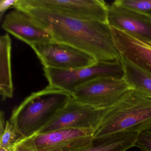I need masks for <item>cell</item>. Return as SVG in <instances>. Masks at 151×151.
<instances>
[{"mask_svg":"<svg viewBox=\"0 0 151 151\" xmlns=\"http://www.w3.org/2000/svg\"><path fill=\"white\" fill-rule=\"evenodd\" d=\"M15 9L27 13L49 32L54 40L75 47L97 62L118 60L120 54L108 23L72 18L29 6L18 0Z\"/></svg>","mask_w":151,"mask_h":151,"instance_id":"cell-1","label":"cell"},{"mask_svg":"<svg viewBox=\"0 0 151 151\" xmlns=\"http://www.w3.org/2000/svg\"><path fill=\"white\" fill-rule=\"evenodd\" d=\"M65 91L51 86L32 93L14 109L9 120L24 137L38 133L72 98Z\"/></svg>","mask_w":151,"mask_h":151,"instance_id":"cell-2","label":"cell"},{"mask_svg":"<svg viewBox=\"0 0 151 151\" xmlns=\"http://www.w3.org/2000/svg\"><path fill=\"white\" fill-rule=\"evenodd\" d=\"M151 130V99L130 90L109 107L93 134L100 138L124 132Z\"/></svg>","mask_w":151,"mask_h":151,"instance_id":"cell-3","label":"cell"},{"mask_svg":"<svg viewBox=\"0 0 151 151\" xmlns=\"http://www.w3.org/2000/svg\"><path fill=\"white\" fill-rule=\"evenodd\" d=\"M48 86L63 90L72 96L80 86L93 79L103 77L123 78L119 60L97 62L91 66L73 70H60L44 68Z\"/></svg>","mask_w":151,"mask_h":151,"instance_id":"cell-4","label":"cell"},{"mask_svg":"<svg viewBox=\"0 0 151 151\" xmlns=\"http://www.w3.org/2000/svg\"><path fill=\"white\" fill-rule=\"evenodd\" d=\"M24 5L72 18L108 23L109 5L102 0H21Z\"/></svg>","mask_w":151,"mask_h":151,"instance_id":"cell-5","label":"cell"},{"mask_svg":"<svg viewBox=\"0 0 151 151\" xmlns=\"http://www.w3.org/2000/svg\"><path fill=\"white\" fill-rule=\"evenodd\" d=\"M131 90L123 78L103 77L76 89L72 96L78 101L98 109L111 106Z\"/></svg>","mask_w":151,"mask_h":151,"instance_id":"cell-6","label":"cell"},{"mask_svg":"<svg viewBox=\"0 0 151 151\" xmlns=\"http://www.w3.org/2000/svg\"><path fill=\"white\" fill-rule=\"evenodd\" d=\"M106 108H96L72 97L57 115L38 133L65 129H90L94 132L100 124Z\"/></svg>","mask_w":151,"mask_h":151,"instance_id":"cell-7","label":"cell"},{"mask_svg":"<svg viewBox=\"0 0 151 151\" xmlns=\"http://www.w3.org/2000/svg\"><path fill=\"white\" fill-rule=\"evenodd\" d=\"M31 47L45 68L76 69L91 66L97 62L90 55L55 40L32 45Z\"/></svg>","mask_w":151,"mask_h":151,"instance_id":"cell-8","label":"cell"},{"mask_svg":"<svg viewBox=\"0 0 151 151\" xmlns=\"http://www.w3.org/2000/svg\"><path fill=\"white\" fill-rule=\"evenodd\" d=\"M94 131L65 129L32 136L37 151H80L92 144Z\"/></svg>","mask_w":151,"mask_h":151,"instance_id":"cell-9","label":"cell"},{"mask_svg":"<svg viewBox=\"0 0 151 151\" xmlns=\"http://www.w3.org/2000/svg\"><path fill=\"white\" fill-rule=\"evenodd\" d=\"M1 26L4 30L30 47L54 40L49 32L34 18L17 9L6 15Z\"/></svg>","mask_w":151,"mask_h":151,"instance_id":"cell-10","label":"cell"},{"mask_svg":"<svg viewBox=\"0 0 151 151\" xmlns=\"http://www.w3.org/2000/svg\"><path fill=\"white\" fill-rule=\"evenodd\" d=\"M108 22L110 27L151 44V17L112 3L109 5Z\"/></svg>","mask_w":151,"mask_h":151,"instance_id":"cell-11","label":"cell"},{"mask_svg":"<svg viewBox=\"0 0 151 151\" xmlns=\"http://www.w3.org/2000/svg\"><path fill=\"white\" fill-rule=\"evenodd\" d=\"M111 27L114 44L121 56L151 73V44Z\"/></svg>","mask_w":151,"mask_h":151,"instance_id":"cell-12","label":"cell"},{"mask_svg":"<svg viewBox=\"0 0 151 151\" xmlns=\"http://www.w3.org/2000/svg\"><path fill=\"white\" fill-rule=\"evenodd\" d=\"M139 132H124L94 139L91 145L80 151H126L135 147Z\"/></svg>","mask_w":151,"mask_h":151,"instance_id":"cell-13","label":"cell"},{"mask_svg":"<svg viewBox=\"0 0 151 151\" xmlns=\"http://www.w3.org/2000/svg\"><path fill=\"white\" fill-rule=\"evenodd\" d=\"M11 52V39L6 33L0 38V94L2 100L12 98L14 93Z\"/></svg>","mask_w":151,"mask_h":151,"instance_id":"cell-14","label":"cell"},{"mask_svg":"<svg viewBox=\"0 0 151 151\" xmlns=\"http://www.w3.org/2000/svg\"><path fill=\"white\" fill-rule=\"evenodd\" d=\"M124 73V78L131 90L151 99V73L130 62L120 55Z\"/></svg>","mask_w":151,"mask_h":151,"instance_id":"cell-15","label":"cell"},{"mask_svg":"<svg viewBox=\"0 0 151 151\" xmlns=\"http://www.w3.org/2000/svg\"><path fill=\"white\" fill-rule=\"evenodd\" d=\"M0 137V147L7 151H14L17 143L25 138L9 120L6 122L5 130Z\"/></svg>","mask_w":151,"mask_h":151,"instance_id":"cell-16","label":"cell"},{"mask_svg":"<svg viewBox=\"0 0 151 151\" xmlns=\"http://www.w3.org/2000/svg\"><path fill=\"white\" fill-rule=\"evenodd\" d=\"M113 4L151 17V0H117Z\"/></svg>","mask_w":151,"mask_h":151,"instance_id":"cell-17","label":"cell"},{"mask_svg":"<svg viewBox=\"0 0 151 151\" xmlns=\"http://www.w3.org/2000/svg\"><path fill=\"white\" fill-rule=\"evenodd\" d=\"M135 147L142 151H151V130L143 131L139 133Z\"/></svg>","mask_w":151,"mask_h":151,"instance_id":"cell-18","label":"cell"},{"mask_svg":"<svg viewBox=\"0 0 151 151\" xmlns=\"http://www.w3.org/2000/svg\"><path fill=\"white\" fill-rule=\"evenodd\" d=\"M14 151H37L33 141L32 137L22 139L17 143Z\"/></svg>","mask_w":151,"mask_h":151,"instance_id":"cell-19","label":"cell"},{"mask_svg":"<svg viewBox=\"0 0 151 151\" xmlns=\"http://www.w3.org/2000/svg\"><path fill=\"white\" fill-rule=\"evenodd\" d=\"M18 0H1L0 1V15L2 17L6 11L12 7L15 8Z\"/></svg>","mask_w":151,"mask_h":151,"instance_id":"cell-20","label":"cell"},{"mask_svg":"<svg viewBox=\"0 0 151 151\" xmlns=\"http://www.w3.org/2000/svg\"><path fill=\"white\" fill-rule=\"evenodd\" d=\"M0 115H0V135H1L5 130L6 122H5V121L4 111H1Z\"/></svg>","mask_w":151,"mask_h":151,"instance_id":"cell-21","label":"cell"},{"mask_svg":"<svg viewBox=\"0 0 151 151\" xmlns=\"http://www.w3.org/2000/svg\"><path fill=\"white\" fill-rule=\"evenodd\" d=\"M0 151H7L6 150H5V149H3V148H1L0 147Z\"/></svg>","mask_w":151,"mask_h":151,"instance_id":"cell-22","label":"cell"}]
</instances>
